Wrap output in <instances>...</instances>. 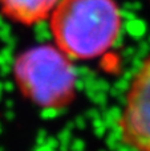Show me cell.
<instances>
[{
	"mask_svg": "<svg viewBox=\"0 0 150 151\" xmlns=\"http://www.w3.org/2000/svg\"><path fill=\"white\" fill-rule=\"evenodd\" d=\"M48 21L53 44L73 61L105 55L117 44L124 25L116 0H60Z\"/></svg>",
	"mask_w": 150,
	"mask_h": 151,
	"instance_id": "6da1fadb",
	"label": "cell"
},
{
	"mask_svg": "<svg viewBox=\"0 0 150 151\" xmlns=\"http://www.w3.org/2000/svg\"><path fill=\"white\" fill-rule=\"evenodd\" d=\"M74 61L55 44H39L20 52L12 64L19 93L39 109L63 110L77 96Z\"/></svg>",
	"mask_w": 150,
	"mask_h": 151,
	"instance_id": "7a4b0ae2",
	"label": "cell"
},
{
	"mask_svg": "<svg viewBox=\"0 0 150 151\" xmlns=\"http://www.w3.org/2000/svg\"><path fill=\"white\" fill-rule=\"evenodd\" d=\"M122 145L132 151H150V55L142 60L125 91L117 119Z\"/></svg>",
	"mask_w": 150,
	"mask_h": 151,
	"instance_id": "3957f363",
	"label": "cell"
},
{
	"mask_svg": "<svg viewBox=\"0 0 150 151\" xmlns=\"http://www.w3.org/2000/svg\"><path fill=\"white\" fill-rule=\"evenodd\" d=\"M60 0H0V12L7 20L32 27L49 20Z\"/></svg>",
	"mask_w": 150,
	"mask_h": 151,
	"instance_id": "277c9868",
	"label": "cell"
}]
</instances>
